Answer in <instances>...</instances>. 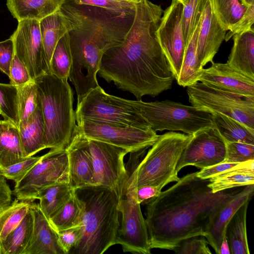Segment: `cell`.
Segmentation results:
<instances>
[{
    "label": "cell",
    "mask_w": 254,
    "mask_h": 254,
    "mask_svg": "<svg viewBox=\"0 0 254 254\" xmlns=\"http://www.w3.org/2000/svg\"><path fill=\"white\" fill-rule=\"evenodd\" d=\"M163 11L161 5L149 0L136 2L133 20L123 42L107 50L100 61L99 76L137 100L171 89L174 79L156 35Z\"/></svg>",
    "instance_id": "1"
},
{
    "label": "cell",
    "mask_w": 254,
    "mask_h": 254,
    "mask_svg": "<svg viewBox=\"0 0 254 254\" xmlns=\"http://www.w3.org/2000/svg\"><path fill=\"white\" fill-rule=\"evenodd\" d=\"M187 174L147 203L145 223L151 249L174 251L181 242L205 236L219 210L242 189L212 192L209 179Z\"/></svg>",
    "instance_id": "2"
},
{
    "label": "cell",
    "mask_w": 254,
    "mask_h": 254,
    "mask_svg": "<svg viewBox=\"0 0 254 254\" xmlns=\"http://www.w3.org/2000/svg\"><path fill=\"white\" fill-rule=\"evenodd\" d=\"M61 10L70 26L71 50L87 51L103 56L108 49L121 45L134 16L100 7L79 5L67 0Z\"/></svg>",
    "instance_id": "3"
},
{
    "label": "cell",
    "mask_w": 254,
    "mask_h": 254,
    "mask_svg": "<svg viewBox=\"0 0 254 254\" xmlns=\"http://www.w3.org/2000/svg\"><path fill=\"white\" fill-rule=\"evenodd\" d=\"M85 204L80 237L69 254H102L116 244L120 224L119 199L111 190L100 185L75 190Z\"/></svg>",
    "instance_id": "4"
},
{
    "label": "cell",
    "mask_w": 254,
    "mask_h": 254,
    "mask_svg": "<svg viewBox=\"0 0 254 254\" xmlns=\"http://www.w3.org/2000/svg\"><path fill=\"white\" fill-rule=\"evenodd\" d=\"M193 134L171 131L158 135L142 160L141 151L130 152L127 184L137 188L150 186L162 190L166 185L179 180L176 167L181 155Z\"/></svg>",
    "instance_id": "5"
},
{
    "label": "cell",
    "mask_w": 254,
    "mask_h": 254,
    "mask_svg": "<svg viewBox=\"0 0 254 254\" xmlns=\"http://www.w3.org/2000/svg\"><path fill=\"white\" fill-rule=\"evenodd\" d=\"M44 121V144L50 149H66L77 129L73 93L67 80L52 73L34 80Z\"/></svg>",
    "instance_id": "6"
},
{
    "label": "cell",
    "mask_w": 254,
    "mask_h": 254,
    "mask_svg": "<svg viewBox=\"0 0 254 254\" xmlns=\"http://www.w3.org/2000/svg\"><path fill=\"white\" fill-rule=\"evenodd\" d=\"M127 102L148 123L155 131H181L193 134L213 125V114L173 101L145 102L141 100Z\"/></svg>",
    "instance_id": "7"
},
{
    "label": "cell",
    "mask_w": 254,
    "mask_h": 254,
    "mask_svg": "<svg viewBox=\"0 0 254 254\" xmlns=\"http://www.w3.org/2000/svg\"><path fill=\"white\" fill-rule=\"evenodd\" d=\"M187 87L192 106L212 114L225 115L254 129V96L219 89L198 81Z\"/></svg>",
    "instance_id": "8"
},
{
    "label": "cell",
    "mask_w": 254,
    "mask_h": 254,
    "mask_svg": "<svg viewBox=\"0 0 254 254\" xmlns=\"http://www.w3.org/2000/svg\"><path fill=\"white\" fill-rule=\"evenodd\" d=\"M75 113L76 119H88L141 128H151L126 99L107 94L100 86L90 90L77 104Z\"/></svg>",
    "instance_id": "9"
},
{
    "label": "cell",
    "mask_w": 254,
    "mask_h": 254,
    "mask_svg": "<svg viewBox=\"0 0 254 254\" xmlns=\"http://www.w3.org/2000/svg\"><path fill=\"white\" fill-rule=\"evenodd\" d=\"M77 130L87 138L126 149L129 152L148 148L158 135L151 128H141L88 119H77Z\"/></svg>",
    "instance_id": "10"
},
{
    "label": "cell",
    "mask_w": 254,
    "mask_h": 254,
    "mask_svg": "<svg viewBox=\"0 0 254 254\" xmlns=\"http://www.w3.org/2000/svg\"><path fill=\"white\" fill-rule=\"evenodd\" d=\"M60 182H68V157L66 149H50L18 183L13 193L19 201L37 199L43 188Z\"/></svg>",
    "instance_id": "11"
},
{
    "label": "cell",
    "mask_w": 254,
    "mask_h": 254,
    "mask_svg": "<svg viewBox=\"0 0 254 254\" xmlns=\"http://www.w3.org/2000/svg\"><path fill=\"white\" fill-rule=\"evenodd\" d=\"M135 189L124 187L119 201L122 223L118 231L116 244L121 245L125 253L150 254L151 248L145 220L136 197Z\"/></svg>",
    "instance_id": "12"
},
{
    "label": "cell",
    "mask_w": 254,
    "mask_h": 254,
    "mask_svg": "<svg viewBox=\"0 0 254 254\" xmlns=\"http://www.w3.org/2000/svg\"><path fill=\"white\" fill-rule=\"evenodd\" d=\"M88 141L96 185L113 190L120 201L127 178L124 159L129 151L94 139Z\"/></svg>",
    "instance_id": "13"
},
{
    "label": "cell",
    "mask_w": 254,
    "mask_h": 254,
    "mask_svg": "<svg viewBox=\"0 0 254 254\" xmlns=\"http://www.w3.org/2000/svg\"><path fill=\"white\" fill-rule=\"evenodd\" d=\"M16 30L10 38L14 54L26 67L34 80L43 74L50 73L41 37L39 21L24 19L18 21Z\"/></svg>",
    "instance_id": "14"
},
{
    "label": "cell",
    "mask_w": 254,
    "mask_h": 254,
    "mask_svg": "<svg viewBox=\"0 0 254 254\" xmlns=\"http://www.w3.org/2000/svg\"><path fill=\"white\" fill-rule=\"evenodd\" d=\"M183 5L172 0L164 11L156 35L174 79L180 74L186 47L182 26Z\"/></svg>",
    "instance_id": "15"
},
{
    "label": "cell",
    "mask_w": 254,
    "mask_h": 254,
    "mask_svg": "<svg viewBox=\"0 0 254 254\" xmlns=\"http://www.w3.org/2000/svg\"><path fill=\"white\" fill-rule=\"evenodd\" d=\"M225 154V141L213 125L193 134L181 155L176 171L178 173L189 165L202 169L223 162Z\"/></svg>",
    "instance_id": "16"
},
{
    "label": "cell",
    "mask_w": 254,
    "mask_h": 254,
    "mask_svg": "<svg viewBox=\"0 0 254 254\" xmlns=\"http://www.w3.org/2000/svg\"><path fill=\"white\" fill-rule=\"evenodd\" d=\"M68 157V182L76 190L96 186L88 139L76 129L66 148Z\"/></svg>",
    "instance_id": "17"
},
{
    "label": "cell",
    "mask_w": 254,
    "mask_h": 254,
    "mask_svg": "<svg viewBox=\"0 0 254 254\" xmlns=\"http://www.w3.org/2000/svg\"><path fill=\"white\" fill-rule=\"evenodd\" d=\"M226 33L213 11L212 0H207L201 16L197 43V58L203 67L213 62Z\"/></svg>",
    "instance_id": "18"
},
{
    "label": "cell",
    "mask_w": 254,
    "mask_h": 254,
    "mask_svg": "<svg viewBox=\"0 0 254 254\" xmlns=\"http://www.w3.org/2000/svg\"><path fill=\"white\" fill-rule=\"evenodd\" d=\"M211 64L209 67L203 69L198 81L219 89L254 96V79L237 71L227 63Z\"/></svg>",
    "instance_id": "19"
},
{
    "label": "cell",
    "mask_w": 254,
    "mask_h": 254,
    "mask_svg": "<svg viewBox=\"0 0 254 254\" xmlns=\"http://www.w3.org/2000/svg\"><path fill=\"white\" fill-rule=\"evenodd\" d=\"M33 227L29 243L23 254H65L58 233L39 207L31 202Z\"/></svg>",
    "instance_id": "20"
},
{
    "label": "cell",
    "mask_w": 254,
    "mask_h": 254,
    "mask_svg": "<svg viewBox=\"0 0 254 254\" xmlns=\"http://www.w3.org/2000/svg\"><path fill=\"white\" fill-rule=\"evenodd\" d=\"M254 190V185L242 188L230 201L219 210L210 221L204 237L217 254H219L220 246L225 236L226 228L229 221L242 205L250 201Z\"/></svg>",
    "instance_id": "21"
},
{
    "label": "cell",
    "mask_w": 254,
    "mask_h": 254,
    "mask_svg": "<svg viewBox=\"0 0 254 254\" xmlns=\"http://www.w3.org/2000/svg\"><path fill=\"white\" fill-rule=\"evenodd\" d=\"M233 36L234 43L226 63L254 79V31H243Z\"/></svg>",
    "instance_id": "22"
},
{
    "label": "cell",
    "mask_w": 254,
    "mask_h": 254,
    "mask_svg": "<svg viewBox=\"0 0 254 254\" xmlns=\"http://www.w3.org/2000/svg\"><path fill=\"white\" fill-rule=\"evenodd\" d=\"M23 156H32L46 149L44 144V121L40 102L34 112L18 126Z\"/></svg>",
    "instance_id": "23"
},
{
    "label": "cell",
    "mask_w": 254,
    "mask_h": 254,
    "mask_svg": "<svg viewBox=\"0 0 254 254\" xmlns=\"http://www.w3.org/2000/svg\"><path fill=\"white\" fill-rule=\"evenodd\" d=\"M67 0H6L7 7L18 21L24 19L40 21L59 10Z\"/></svg>",
    "instance_id": "24"
},
{
    "label": "cell",
    "mask_w": 254,
    "mask_h": 254,
    "mask_svg": "<svg viewBox=\"0 0 254 254\" xmlns=\"http://www.w3.org/2000/svg\"><path fill=\"white\" fill-rule=\"evenodd\" d=\"M254 159L240 163L235 167L209 179L212 192L245 187L254 184Z\"/></svg>",
    "instance_id": "25"
},
{
    "label": "cell",
    "mask_w": 254,
    "mask_h": 254,
    "mask_svg": "<svg viewBox=\"0 0 254 254\" xmlns=\"http://www.w3.org/2000/svg\"><path fill=\"white\" fill-rule=\"evenodd\" d=\"M18 127L0 120V170L24 160Z\"/></svg>",
    "instance_id": "26"
},
{
    "label": "cell",
    "mask_w": 254,
    "mask_h": 254,
    "mask_svg": "<svg viewBox=\"0 0 254 254\" xmlns=\"http://www.w3.org/2000/svg\"><path fill=\"white\" fill-rule=\"evenodd\" d=\"M39 24L46 59L50 69L54 50L60 39L69 31V24L60 9L39 21Z\"/></svg>",
    "instance_id": "27"
},
{
    "label": "cell",
    "mask_w": 254,
    "mask_h": 254,
    "mask_svg": "<svg viewBox=\"0 0 254 254\" xmlns=\"http://www.w3.org/2000/svg\"><path fill=\"white\" fill-rule=\"evenodd\" d=\"M75 191L68 182H57L47 186L38 193L39 207L49 219L69 199Z\"/></svg>",
    "instance_id": "28"
},
{
    "label": "cell",
    "mask_w": 254,
    "mask_h": 254,
    "mask_svg": "<svg viewBox=\"0 0 254 254\" xmlns=\"http://www.w3.org/2000/svg\"><path fill=\"white\" fill-rule=\"evenodd\" d=\"M249 201L245 202L232 216L225 230L231 254L250 253L247 234L246 217Z\"/></svg>",
    "instance_id": "29"
},
{
    "label": "cell",
    "mask_w": 254,
    "mask_h": 254,
    "mask_svg": "<svg viewBox=\"0 0 254 254\" xmlns=\"http://www.w3.org/2000/svg\"><path fill=\"white\" fill-rule=\"evenodd\" d=\"M200 23V19L187 43L181 71L176 80L178 84L184 87H188L198 81L199 77L203 69L197 55V37Z\"/></svg>",
    "instance_id": "30"
},
{
    "label": "cell",
    "mask_w": 254,
    "mask_h": 254,
    "mask_svg": "<svg viewBox=\"0 0 254 254\" xmlns=\"http://www.w3.org/2000/svg\"><path fill=\"white\" fill-rule=\"evenodd\" d=\"M213 125L225 142L254 145V129L225 115L213 114Z\"/></svg>",
    "instance_id": "31"
},
{
    "label": "cell",
    "mask_w": 254,
    "mask_h": 254,
    "mask_svg": "<svg viewBox=\"0 0 254 254\" xmlns=\"http://www.w3.org/2000/svg\"><path fill=\"white\" fill-rule=\"evenodd\" d=\"M84 211V203L75 191L69 199L49 220L58 232L81 225Z\"/></svg>",
    "instance_id": "32"
},
{
    "label": "cell",
    "mask_w": 254,
    "mask_h": 254,
    "mask_svg": "<svg viewBox=\"0 0 254 254\" xmlns=\"http://www.w3.org/2000/svg\"><path fill=\"white\" fill-rule=\"evenodd\" d=\"M33 216L30 209L19 225L0 242V254H23L30 240Z\"/></svg>",
    "instance_id": "33"
},
{
    "label": "cell",
    "mask_w": 254,
    "mask_h": 254,
    "mask_svg": "<svg viewBox=\"0 0 254 254\" xmlns=\"http://www.w3.org/2000/svg\"><path fill=\"white\" fill-rule=\"evenodd\" d=\"M213 11L220 24L227 31L234 29L247 9L241 0H211Z\"/></svg>",
    "instance_id": "34"
},
{
    "label": "cell",
    "mask_w": 254,
    "mask_h": 254,
    "mask_svg": "<svg viewBox=\"0 0 254 254\" xmlns=\"http://www.w3.org/2000/svg\"><path fill=\"white\" fill-rule=\"evenodd\" d=\"M72 64V56L68 33L65 34L58 42L53 53L50 63L51 73L67 80Z\"/></svg>",
    "instance_id": "35"
},
{
    "label": "cell",
    "mask_w": 254,
    "mask_h": 254,
    "mask_svg": "<svg viewBox=\"0 0 254 254\" xmlns=\"http://www.w3.org/2000/svg\"><path fill=\"white\" fill-rule=\"evenodd\" d=\"M30 205L31 202L15 198L0 211V242L19 225L28 212Z\"/></svg>",
    "instance_id": "36"
},
{
    "label": "cell",
    "mask_w": 254,
    "mask_h": 254,
    "mask_svg": "<svg viewBox=\"0 0 254 254\" xmlns=\"http://www.w3.org/2000/svg\"><path fill=\"white\" fill-rule=\"evenodd\" d=\"M0 114L18 127V89L10 83H0Z\"/></svg>",
    "instance_id": "37"
},
{
    "label": "cell",
    "mask_w": 254,
    "mask_h": 254,
    "mask_svg": "<svg viewBox=\"0 0 254 254\" xmlns=\"http://www.w3.org/2000/svg\"><path fill=\"white\" fill-rule=\"evenodd\" d=\"M18 115L21 124L26 122L36 110L40 98L34 80L18 86Z\"/></svg>",
    "instance_id": "38"
},
{
    "label": "cell",
    "mask_w": 254,
    "mask_h": 254,
    "mask_svg": "<svg viewBox=\"0 0 254 254\" xmlns=\"http://www.w3.org/2000/svg\"><path fill=\"white\" fill-rule=\"evenodd\" d=\"M206 1L184 0L182 3V26L186 45L200 19Z\"/></svg>",
    "instance_id": "39"
},
{
    "label": "cell",
    "mask_w": 254,
    "mask_h": 254,
    "mask_svg": "<svg viewBox=\"0 0 254 254\" xmlns=\"http://www.w3.org/2000/svg\"><path fill=\"white\" fill-rule=\"evenodd\" d=\"M224 162L240 163L254 159V145L238 142H225Z\"/></svg>",
    "instance_id": "40"
},
{
    "label": "cell",
    "mask_w": 254,
    "mask_h": 254,
    "mask_svg": "<svg viewBox=\"0 0 254 254\" xmlns=\"http://www.w3.org/2000/svg\"><path fill=\"white\" fill-rule=\"evenodd\" d=\"M41 158V156L27 157L21 162L0 170V175L16 184L26 176Z\"/></svg>",
    "instance_id": "41"
},
{
    "label": "cell",
    "mask_w": 254,
    "mask_h": 254,
    "mask_svg": "<svg viewBox=\"0 0 254 254\" xmlns=\"http://www.w3.org/2000/svg\"><path fill=\"white\" fill-rule=\"evenodd\" d=\"M79 5H87L103 8L120 14L135 13V3L133 1L119 2L109 0H72Z\"/></svg>",
    "instance_id": "42"
},
{
    "label": "cell",
    "mask_w": 254,
    "mask_h": 254,
    "mask_svg": "<svg viewBox=\"0 0 254 254\" xmlns=\"http://www.w3.org/2000/svg\"><path fill=\"white\" fill-rule=\"evenodd\" d=\"M204 236H195L183 240L173 251L183 254H211Z\"/></svg>",
    "instance_id": "43"
},
{
    "label": "cell",
    "mask_w": 254,
    "mask_h": 254,
    "mask_svg": "<svg viewBox=\"0 0 254 254\" xmlns=\"http://www.w3.org/2000/svg\"><path fill=\"white\" fill-rule=\"evenodd\" d=\"M247 5L245 12L237 26L226 34L225 40L228 41L234 35L245 31H254V0H241Z\"/></svg>",
    "instance_id": "44"
},
{
    "label": "cell",
    "mask_w": 254,
    "mask_h": 254,
    "mask_svg": "<svg viewBox=\"0 0 254 254\" xmlns=\"http://www.w3.org/2000/svg\"><path fill=\"white\" fill-rule=\"evenodd\" d=\"M9 78L10 83L17 87L25 85L33 80L25 66L15 54L10 66Z\"/></svg>",
    "instance_id": "45"
},
{
    "label": "cell",
    "mask_w": 254,
    "mask_h": 254,
    "mask_svg": "<svg viewBox=\"0 0 254 254\" xmlns=\"http://www.w3.org/2000/svg\"><path fill=\"white\" fill-rule=\"evenodd\" d=\"M82 224L57 232L60 243L65 254H69L76 245L81 234Z\"/></svg>",
    "instance_id": "46"
},
{
    "label": "cell",
    "mask_w": 254,
    "mask_h": 254,
    "mask_svg": "<svg viewBox=\"0 0 254 254\" xmlns=\"http://www.w3.org/2000/svg\"><path fill=\"white\" fill-rule=\"evenodd\" d=\"M14 54V44L11 38L0 42V70L8 77Z\"/></svg>",
    "instance_id": "47"
},
{
    "label": "cell",
    "mask_w": 254,
    "mask_h": 254,
    "mask_svg": "<svg viewBox=\"0 0 254 254\" xmlns=\"http://www.w3.org/2000/svg\"><path fill=\"white\" fill-rule=\"evenodd\" d=\"M237 163L221 162L197 172V176L203 180L209 179L238 165Z\"/></svg>",
    "instance_id": "48"
},
{
    "label": "cell",
    "mask_w": 254,
    "mask_h": 254,
    "mask_svg": "<svg viewBox=\"0 0 254 254\" xmlns=\"http://www.w3.org/2000/svg\"><path fill=\"white\" fill-rule=\"evenodd\" d=\"M161 191V190L157 187L144 186L136 188V197L140 204H146L152 199L157 197Z\"/></svg>",
    "instance_id": "49"
},
{
    "label": "cell",
    "mask_w": 254,
    "mask_h": 254,
    "mask_svg": "<svg viewBox=\"0 0 254 254\" xmlns=\"http://www.w3.org/2000/svg\"><path fill=\"white\" fill-rule=\"evenodd\" d=\"M12 191L6 178L0 175V211L11 202Z\"/></svg>",
    "instance_id": "50"
},
{
    "label": "cell",
    "mask_w": 254,
    "mask_h": 254,
    "mask_svg": "<svg viewBox=\"0 0 254 254\" xmlns=\"http://www.w3.org/2000/svg\"><path fill=\"white\" fill-rule=\"evenodd\" d=\"M231 254L229 246L227 240L225 236L223 239L220 248L219 254Z\"/></svg>",
    "instance_id": "51"
},
{
    "label": "cell",
    "mask_w": 254,
    "mask_h": 254,
    "mask_svg": "<svg viewBox=\"0 0 254 254\" xmlns=\"http://www.w3.org/2000/svg\"><path fill=\"white\" fill-rule=\"evenodd\" d=\"M109 0L115 1V2H125L129 1H127L125 0Z\"/></svg>",
    "instance_id": "52"
},
{
    "label": "cell",
    "mask_w": 254,
    "mask_h": 254,
    "mask_svg": "<svg viewBox=\"0 0 254 254\" xmlns=\"http://www.w3.org/2000/svg\"><path fill=\"white\" fill-rule=\"evenodd\" d=\"M125 0L129 1H133L134 2H137L139 0Z\"/></svg>",
    "instance_id": "53"
},
{
    "label": "cell",
    "mask_w": 254,
    "mask_h": 254,
    "mask_svg": "<svg viewBox=\"0 0 254 254\" xmlns=\"http://www.w3.org/2000/svg\"><path fill=\"white\" fill-rule=\"evenodd\" d=\"M178 0V1L181 2L182 3H183V2L184 1V0Z\"/></svg>",
    "instance_id": "54"
},
{
    "label": "cell",
    "mask_w": 254,
    "mask_h": 254,
    "mask_svg": "<svg viewBox=\"0 0 254 254\" xmlns=\"http://www.w3.org/2000/svg\"></svg>",
    "instance_id": "55"
}]
</instances>
